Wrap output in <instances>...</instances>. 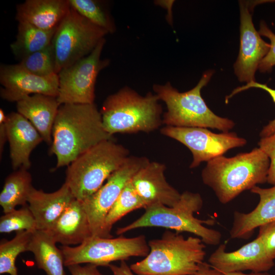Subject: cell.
Listing matches in <instances>:
<instances>
[{
  "instance_id": "6da1fadb",
  "label": "cell",
  "mask_w": 275,
  "mask_h": 275,
  "mask_svg": "<svg viewBox=\"0 0 275 275\" xmlns=\"http://www.w3.org/2000/svg\"><path fill=\"white\" fill-rule=\"evenodd\" d=\"M114 140L103 126L94 103L60 105L52 131L49 152L57 157V168L68 166L99 143Z\"/></svg>"
},
{
  "instance_id": "7a4b0ae2",
  "label": "cell",
  "mask_w": 275,
  "mask_h": 275,
  "mask_svg": "<svg viewBox=\"0 0 275 275\" xmlns=\"http://www.w3.org/2000/svg\"><path fill=\"white\" fill-rule=\"evenodd\" d=\"M270 160L260 148L207 162L201 173L203 183L210 187L218 201L226 204L242 191L267 182Z\"/></svg>"
},
{
  "instance_id": "3957f363",
  "label": "cell",
  "mask_w": 275,
  "mask_h": 275,
  "mask_svg": "<svg viewBox=\"0 0 275 275\" xmlns=\"http://www.w3.org/2000/svg\"><path fill=\"white\" fill-rule=\"evenodd\" d=\"M148 245L147 256L130 265L136 275H188L204 262L206 246L198 237L186 238L167 230L160 238L149 240Z\"/></svg>"
},
{
  "instance_id": "277c9868",
  "label": "cell",
  "mask_w": 275,
  "mask_h": 275,
  "mask_svg": "<svg viewBox=\"0 0 275 275\" xmlns=\"http://www.w3.org/2000/svg\"><path fill=\"white\" fill-rule=\"evenodd\" d=\"M156 94L142 96L129 87H124L109 95L100 111L107 132H150L162 124V108Z\"/></svg>"
},
{
  "instance_id": "5b68a950",
  "label": "cell",
  "mask_w": 275,
  "mask_h": 275,
  "mask_svg": "<svg viewBox=\"0 0 275 275\" xmlns=\"http://www.w3.org/2000/svg\"><path fill=\"white\" fill-rule=\"evenodd\" d=\"M214 71L204 72L197 85L191 90L180 92L170 82L154 84L153 90L159 99L166 105L162 124L181 127H202L228 132L235 123L215 115L207 106L201 94L202 89L210 81Z\"/></svg>"
},
{
  "instance_id": "8992f818",
  "label": "cell",
  "mask_w": 275,
  "mask_h": 275,
  "mask_svg": "<svg viewBox=\"0 0 275 275\" xmlns=\"http://www.w3.org/2000/svg\"><path fill=\"white\" fill-rule=\"evenodd\" d=\"M203 204L200 194L185 191L174 206L168 207L159 204L150 205L145 208L144 214L135 221L118 228L116 234L121 235L142 228L161 227L178 233H190L200 238L205 244L217 245L222 238L220 232L204 226L212 225L214 221L202 220L194 216V213L202 209Z\"/></svg>"
},
{
  "instance_id": "52a82bcc",
  "label": "cell",
  "mask_w": 275,
  "mask_h": 275,
  "mask_svg": "<svg viewBox=\"0 0 275 275\" xmlns=\"http://www.w3.org/2000/svg\"><path fill=\"white\" fill-rule=\"evenodd\" d=\"M129 156L128 149L114 140L103 141L68 166L65 182L74 198L83 201L96 192Z\"/></svg>"
},
{
  "instance_id": "ba28073f",
  "label": "cell",
  "mask_w": 275,
  "mask_h": 275,
  "mask_svg": "<svg viewBox=\"0 0 275 275\" xmlns=\"http://www.w3.org/2000/svg\"><path fill=\"white\" fill-rule=\"evenodd\" d=\"M65 266L74 264H92L107 266L112 262L126 261L132 257H145L150 248L144 235L127 238L92 236L75 246H61Z\"/></svg>"
},
{
  "instance_id": "9c48e42d",
  "label": "cell",
  "mask_w": 275,
  "mask_h": 275,
  "mask_svg": "<svg viewBox=\"0 0 275 275\" xmlns=\"http://www.w3.org/2000/svg\"><path fill=\"white\" fill-rule=\"evenodd\" d=\"M108 34L70 7L51 41L56 58V73L89 55Z\"/></svg>"
},
{
  "instance_id": "30bf717a",
  "label": "cell",
  "mask_w": 275,
  "mask_h": 275,
  "mask_svg": "<svg viewBox=\"0 0 275 275\" xmlns=\"http://www.w3.org/2000/svg\"><path fill=\"white\" fill-rule=\"evenodd\" d=\"M105 43L104 38L89 55L59 72L57 98L60 105L94 103L98 74L109 64L108 59H101Z\"/></svg>"
},
{
  "instance_id": "8fae6325",
  "label": "cell",
  "mask_w": 275,
  "mask_h": 275,
  "mask_svg": "<svg viewBox=\"0 0 275 275\" xmlns=\"http://www.w3.org/2000/svg\"><path fill=\"white\" fill-rule=\"evenodd\" d=\"M149 162L144 156H129L96 192L81 201L92 236L106 238L104 230L106 215L126 184Z\"/></svg>"
},
{
  "instance_id": "7c38bea8",
  "label": "cell",
  "mask_w": 275,
  "mask_h": 275,
  "mask_svg": "<svg viewBox=\"0 0 275 275\" xmlns=\"http://www.w3.org/2000/svg\"><path fill=\"white\" fill-rule=\"evenodd\" d=\"M160 133L181 143L190 151L193 161L190 168L222 156L231 149L243 147L247 142L235 132L215 133L202 127L166 126L161 128Z\"/></svg>"
},
{
  "instance_id": "4fadbf2b",
  "label": "cell",
  "mask_w": 275,
  "mask_h": 275,
  "mask_svg": "<svg viewBox=\"0 0 275 275\" xmlns=\"http://www.w3.org/2000/svg\"><path fill=\"white\" fill-rule=\"evenodd\" d=\"M263 1H241L240 7V47L234 71L239 80L246 83L255 80V72L268 52L270 44L261 38L255 28L252 15L254 7Z\"/></svg>"
},
{
  "instance_id": "5bb4252c",
  "label": "cell",
  "mask_w": 275,
  "mask_h": 275,
  "mask_svg": "<svg viewBox=\"0 0 275 275\" xmlns=\"http://www.w3.org/2000/svg\"><path fill=\"white\" fill-rule=\"evenodd\" d=\"M1 97L10 102H18L34 94L57 97L59 91L58 74L41 77L32 74L18 64L1 65L0 67Z\"/></svg>"
},
{
  "instance_id": "9a60e30c",
  "label": "cell",
  "mask_w": 275,
  "mask_h": 275,
  "mask_svg": "<svg viewBox=\"0 0 275 275\" xmlns=\"http://www.w3.org/2000/svg\"><path fill=\"white\" fill-rule=\"evenodd\" d=\"M208 262L213 268L224 273L251 270L267 272L274 264L267 255L262 241L257 237L237 251L227 252L222 244L210 256Z\"/></svg>"
},
{
  "instance_id": "2e32d148",
  "label": "cell",
  "mask_w": 275,
  "mask_h": 275,
  "mask_svg": "<svg viewBox=\"0 0 275 275\" xmlns=\"http://www.w3.org/2000/svg\"><path fill=\"white\" fill-rule=\"evenodd\" d=\"M166 169L163 163L150 161L131 179L135 191L145 203L146 208L156 204L172 207L179 201L181 194L167 181Z\"/></svg>"
},
{
  "instance_id": "e0dca14e",
  "label": "cell",
  "mask_w": 275,
  "mask_h": 275,
  "mask_svg": "<svg viewBox=\"0 0 275 275\" xmlns=\"http://www.w3.org/2000/svg\"><path fill=\"white\" fill-rule=\"evenodd\" d=\"M5 125L13 169L28 170L31 166V153L43 141L42 136L33 124L18 112L7 115Z\"/></svg>"
},
{
  "instance_id": "ac0fdd59",
  "label": "cell",
  "mask_w": 275,
  "mask_h": 275,
  "mask_svg": "<svg viewBox=\"0 0 275 275\" xmlns=\"http://www.w3.org/2000/svg\"><path fill=\"white\" fill-rule=\"evenodd\" d=\"M74 199L65 182L59 189L49 193L33 187L28 204L35 219L37 230L48 231Z\"/></svg>"
},
{
  "instance_id": "d6986e66",
  "label": "cell",
  "mask_w": 275,
  "mask_h": 275,
  "mask_svg": "<svg viewBox=\"0 0 275 275\" xmlns=\"http://www.w3.org/2000/svg\"><path fill=\"white\" fill-rule=\"evenodd\" d=\"M46 232L64 246L78 245L92 236L82 202L74 199Z\"/></svg>"
},
{
  "instance_id": "ffe728a7",
  "label": "cell",
  "mask_w": 275,
  "mask_h": 275,
  "mask_svg": "<svg viewBox=\"0 0 275 275\" xmlns=\"http://www.w3.org/2000/svg\"><path fill=\"white\" fill-rule=\"evenodd\" d=\"M268 188L258 186L251 191L259 197L255 208L248 213L235 211L234 221L230 231L232 238L248 239L256 228L275 221V184Z\"/></svg>"
},
{
  "instance_id": "44dd1931",
  "label": "cell",
  "mask_w": 275,
  "mask_h": 275,
  "mask_svg": "<svg viewBox=\"0 0 275 275\" xmlns=\"http://www.w3.org/2000/svg\"><path fill=\"white\" fill-rule=\"evenodd\" d=\"M70 8L68 0H26L17 6L15 19L50 31L59 26Z\"/></svg>"
},
{
  "instance_id": "7402d4cb",
  "label": "cell",
  "mask_w": 275,
  "mask_h": 275,
  "mask_svg": "<svg viewBox=\"0 0 275 275\" xmlns=\"http://www.w3.org/2000/svg\"><path fill=\"white\" fill-rule=\"evenodd\" d=\"M60 104L56 97L34 94L17 102V112L35 127L43 141L50 146L52 131Z\"/></svg>"
},
{
  "instance_id": "603a6c76",
  "label": "cell",
  "mask_w": 275,
  "mask_h": 275,
  "mask_svg": "<svg viewBox=\"0 0 275 275\" xmlns=\"http://www.w3.org/2000/svg\"><path fill=\"white\" fill-rule=\"evenodd\" d=\"M46 231L36 230L32 236L29 252L34 256L38 268L46 275H65L64 259L61 249Z\"/></svg>"
},
{
  "instance_id": "cb8c5ba5",
  "label": "cell",
  "mask_w": 275,
  "mask_h": 275,
  "mask_svg": "<svg viewBox=\"0 0 275 275\" xmlns=\"http://www.w3.org/2000/svg\"><path fill=\"white\" fill-rule=\"evenodd\" d=\"M33 187L32 175L28 170L19 169L9 174L0 194V205L3 212H11L19 205H28Z\"/></svg>"
},
{
  "instance_id": "d4e9b609",
  "label": "cell",
  "mask_w": 275,
  "mask_h": 275,
  "mask_svg": "<svg viewBox=\"0 0 275 275\" xmlns=\"http://www.w3.org/2000/svg\"><path fill=\"white\" fill-rule=\"evenodd\" d=\"M57 28L45 31L28 23L18 22L16 40L10 44L13 54L21 60L45 48L51 43Z\"/></svg>"
},
{
  "instance_id": "484cf974",
  "label": "cell",
  "mask_w": 275,
  "mask_h": 275,
  "mask_svg": "<svg viewBox=\"0 0 275 275\" xmlns=\"http://www.w3.org/2000/svg\"><path fill=\"white\" fill-rule=\"evenodd\" d=\"M34 232L23 231L16 232L11 240L2 239L0 242V274L19 275L16 266L18 256L29 252L30 244Z\"/></svg>"
},
{
  "instance_id": "4316f807",
  "label": "cell",
  "mask_w": 275,
  "mask_h": 275,
  "mask_svg": "<svg viewBox=\"0 0 275 275\" xmlns=\"http://www.w3.org/2000/svg\"><path fill=\"white\" fill-rule=\"evenodd\" d=\"M146 205L135 191L131 180L126 184L105 219L104 230L106 238H112L111 231L113 225L128 213Z\"/></svg>"
},
{
  "instance_id": "83f0119b",
  "label": "cell",
  "mask_w": 275,
  "mask_h": 275,
  "mask_svg": "<svg viewBox=\"0 0 275 275\" xmlns=\"http://www.w3.org/2000/svg\"><path fill=\"white\" fill-rule=\"evenodd\" d=\"M70 7L81 16L108 34L116 31V26L103 2L96 0H68Z\"/></svg>"
},
{
  "instance_id": "f1b7e54d",
  "label": "cell",
  "mask_w": 275,
  "mask_h": 275,
  "mask_svg": "<svg viewBox=\"0 0 275 275\" xmlns=\"http://www.w3.org/2000/svg\"><path fill=\"white\" fill-rule=\"evenodd\" d=\"M18 64L25 70L37 76L46 77L57 74L56 58L52 43L24 57Z\"/></svg>"
},
{
  "instance_id": "f546056e",
  "label": "cell",
  "mask_w": 275,
  "mask_h": 275,
  "mask_svg": "<svg viewBox=\"0 0 275 275\" xmlns=\"http://www.w3.org/2000/svg\"><path fill=\"white\" fill-rule=\"evenodd\" d=\"M37 230L34 216L28 204L18 209L5 213L0 217V233H9L12 232L29 231L34 232Z\"/></svg>"
},
{
  "instance_id": "4dcf8cb0",
  "label": "cell",
  "mask_w": 275,
  "mask_h": 275,
  "mask_svg": "<svg viewBox=\"0 0 275 275\" xmlns=\"http://www.w3.org/2000/svg\"><path fill=\"white\" fill-rule=\"evenodd\" d=\"M252 88H259L266 91L275 103V89H271L266 84L259 83L256 81L248 82L244 86L235 89L229 95L226 97V102L228 103V100L237 93ZM274 133H275V119L269 121L268 124L263 128L260 133V136L261 138H265Z\"/></svg>"
},
{
  "instance_id": "1f68e13d",
  "label": "cell",
  "mask_w": 275,
  "mask_h": 275,
  "mask_svg": "<svg viewBox=\"0 0 275 275\" xmlns=\"http://www.w3.org/2000/svg\"><path fill=\"white\" fill-rule=\"evenodd\" d=\"M258 32L260 35L268 38L270 41L269 50L260 63L258 69L261 72H270L275 65V34L263 21L260 22Z\"/></svg>"
},
{
  "instance_id": "d6a6232c",
  "label": "cell",
  "mask_w": 275,
  "mask_h": 275,
  "mask_svg": "<svg viewBox=\"0 0 275 275\" xmlns=\"http://www.w3.org/2000/svg\"><path fill=\"white\" fill-rule=\"evenodd\" d=\"M259 148L267 155L270 160L267 182L275 184V133L261 138L258 143Z\"/></svg>"
},
{
  "instance_id": "836d02e7",
  "label": "cell",
  "mask_w": 275,
  "mask_h": 275,
  "mask_svg": "<svg viewBox=\"0 0 275 275\" xmlns=\"http://www.w3.org/2000/svg\"><path fill=\"white\" fill-rule=\"evenodd\" d=\"M258 237L262 242L268 256L275 259V221L260 226Z\"/></svg>"
},
{
  "instance_id": "e575fe53",
  "label": "cell",
  "mask_w": 275,
  "mask_h": 275,
  "mask_svg": "<svg viewBox=\"0 0 275 275\" xmlns=\"http://www.w3.org/2000/svg\"><path fill=\"white\" fill-rule=\"evenodd\" d=\"M96 265L92 264H74L67 266L71 275H104L98 269Z\"/></svg>"
},
{
  "instance_id": "d590c367",
  "label": "cell",
  "mask_w": 275,
  "mask_h": 275,
  "mask_svg": "<svg viewBox=\"0 0 275 275\" xmlns=\"http://www.w3.org/2000/svg\"><path fill=\"white\" fill-rule=\"evenodd\" d=\"M108 267L114 275H135L125 261H121L119 265L111 264Z\"/></svg>"
},
{
  "instance_id": "8d00e7d4",
  "label": "cell",
  "mask_w": 275,
  "mask_h": 275,
  "mask_svg": "<svg viewBox=\"0 0 275 275\" xmlns=\"http://www.w3.org/2000/svg\"><path fill=\"white\" fill-rule=\"evenodd\" d=\"M188 275H226L223 272L212 267L209 264L204 262L196 272Z\"/></svg>"
},
{
  "instance_id": "74e56055",
  "label": "cell",
  "mask_w": 275,
  "mask_h": 275,
  "mask_svg": "<svg viewBox=\"0 0 275 275\" xmlns=\"http://www.w3.org/2000/svg\"><path fill=\"white\" fill-rule=\"evenodd\" d=\"M6 141H8L5 122L0 123V154L1 158L3 154L4 147Z\"/></svg>"
},
{
  "instance_id": "f35d334b",
  "label": "cell",
  "mask_w": 275,
  "mask_h": 275,
  "mask_svg": "<svg viewBox=\"0 0 275 275\" xmlns=\"http://www.w3.org/2000/svg\"><path fill=\"white\" fill-rule=\"evenodd\" d=\"M226 275H270L267 272H253L246 274L243 273L242 271L229 272L225 273Z\"/></svg>"
},
{
  "instance_id": "ab89813d",
  "label": "cell",
  "mask_w": 275,
  "mask_h": 275,
  "mask_svg": "<svg viewBox=\"0 0 275 275\" xmlns=\"http://www.w3.org/2000/svg\"><path fill=\"white\" fill-rule=\"evenodd\" d=\"M7 119V115L5 114V113L2 108L0 109V123H5Z\"/></svg>"
}]
</instances>
